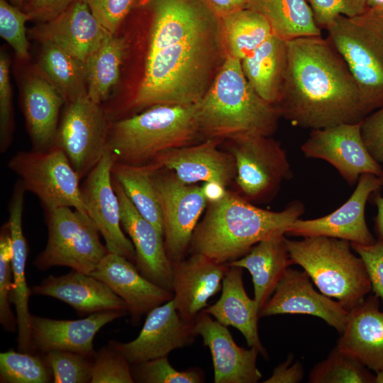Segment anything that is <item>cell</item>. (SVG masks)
Segmentation results:
<instances>
[{"mask_svg":"<svg viewBox=\"0 0 383 383\" xmlns=\"http://www.w3.org/2000/svg\"><path fill=\"white\" fill-rule=\"evenodd\" d=\"M152 14L143 77L128 106L192 105L211 87L226 53L221 21L205 0H143Z\"/></svg>","mask_w":383,"mask_h":383,"instance_id":"cell-1","label":"cell"},{"mask_svg":"<svg viewBox=\"0 0 383 383\" xmlns=\"http://www.w3.org/2000/svg\"><path fill=\"white\" fill-rule=\"evenodd\" d=\"M287 45V72L275 105L281 117L312 131L368 116L345 61L328 38L302 37Z\"/></svg>","mask_w":383,"mask_h":383,"instance_id":"cell-2","label":"cell"},{"mask_svg":"<svg viewBox=\"0 0 383 383\" xmlns=\"http://www.w3.org/2000/svg\"><path fill=\"white\" fill-rule=\"evenodd\" d=\"M304 211V205L298 201L280 211L262 209L226 190L219 199L208 202L206 213L194 231L189 250L217 263L228 264L244 256L260 241L286 235Z\"/></svg>","mask_w":383,"mask_h":383,"instance_id":"cell-3","label":"cell"},{"mask_svg":"<svg viewBox=\"0 0 383 383\" xmlns=\"http://www.w3.org/2000/svg\"><path fill=\"white\" fill-rule=\"evenodd\" d=\"M193 105L201 135L220 140L271 136L281 117L250 86L241 60L228 55L208 91Z\"/></svg>","mask_w":383,"mask_h":383,"instance_id":"cell-4","label":"cell"},{"mask_svg":"<svg viewBox=\"0 0 383 383\" xmlns=\"http://www.w3.org/2000/svg\"><path fill=\"white\" fill-rule=\"evenodd\" d=\"M200 135L193 104H157L111 121L107 147L115 162L142 165Z\"/></svg>","mask_w":383,"mask_h":383,"instance_id":"cell-5","label":"cell"},{"mask_svg":"<svg viewBox=\"0 0 383 383\" xmlns=\"http://www.w3.org/2000/svg\"><path fill=\"white\" fill-rule=\"evenodd\" d=\"M285 240L292 264L300 265L322 294L335 298L348 311L372 291L365 265L353 253L349 241L326 236Z\"/></svg>","mask_w":383,"mask_h":383,"instance_id":"cell-6","label":"cell"},{"mask_svg":"<svg viewBox=\"0 0 383 383\" xmlns=\"http://www.w3.org/2000/svg\"><path fill=\"white\" fill-rule=\"evenodd\" d=\"M326 30L357 85L367 113L383 106V13L368 8L355 16L340 15Z\"/></svg>","mask_w":383,"mask_h":383,"instance_id":"cell-7","label":"cell"},{"mask_svg":"<svg viewBox=\"0 0 383 383\" xmlns=\"http://www.w3.org/2000/svg\"><path fill=\"white\" fill-rule=\"evenodd\" d=\"M45 211L48 242L35 259V266L40 270L64 266L90 274L109 253L93 221L71 207Z\"/></svg>","mask_w":383,"mask_h":383,"instance_id":"cell-8","label":"cell"},{"mask_svg":"<svg viewBox=\"0 0 383 383\" xmlns=\"http://www.w3.org/2000/svg\"><path fill=\"white\" fill-rule=\"evenodd\" d=\"M8 167L20 177L26 192L35 194L45 210L71 207L86 214L80 177L57 145L46 150L19 151Z\"/></svg>","mask_w":383,"mask_h":383,"instance_id":"cell-9","label":"cell"},{"mask_svg":"<svg viewBox=\"0 0 383 383\" xmlns=\"http://www.w3.org/2000/svg\"><path fill=\"white\" fill-rule=\"evenodd\" d=\"M227 151L235 160L238 194L251 203L270 199L292 176L285 150L270 136L228 140Z\"/></svg>","mask_w":383,"mask_h":383,"instance_id":"cell-10","label":"cell"},{"mask_svg":"<svg viewBox=\"0 0 383 383\" xmlns=\"http://www.w3.org/2000/svg\"><path fill=\"white\" fill-rule=\"evenodd\" d=\"M111 123L101 104L94 102L88 95L66 103L55 145L64 151L80 179L106 152Z\"/></svg>","mask_w":383,"mask_h":383,"instance_id":"cell-11","label":"cell"},{"mask_svg":"<svg viewBox=\"0 0 383 383\" xmlns=\"http://www.w3.org/2000/svg\"><path fill=\"white\" fill-rule=\"evenodd\" d=\"M164 223V240L171 262L183 260L208 200L203 187L181 181L172 171L161 168L152 174Z\"/></svg>","mask_w":383,"mask_h":383,"instance_id":"cell-12","label":"cell"},{"mask_svg":"<svg viewBox=\"0 0 383 383\" xmlns=\"http://www.w3.org/2000/svg\"><path fill=\"white\" fill-rule=\"evenodd\" d=\"M361 123H342L312 130L301 150L307 158L330 163L351 186L362 174L383 177L382 167L363 141Z\"/></svg>","mask_w":383,"mask_h":383,"instance_id":"cell-13","label":"cell"},{"mask_svg":"<svg viewBox=\"0 0 383 383\" xmlns=\"http://www.w3.org/2000/svg\"><path fill=\"white\" fill-rule=\"evenodd\" d=\"M114 161L107 148L84 177L81 185L82 200L87 215L104 239L109 252L124 256L134 263L135 248L122 231L119 199L112 184Z\"/></svg>","mask_w":383,"mask_h":383,"instance_id":"cell-14","label":"cell"},{"mask_svg":"<svg viewBox=\"0 0 383 383\" xmlns=\"http://www.w3.org/2000/svg\"><path fill=\"white\" fill-rule=\"evenodd\" d=\"M383 187V177L372 174L360 175L350 198L332 213L315 219L298 218L286 231V235L326 236L362 245L374 243L377 240L365 221V206L369 197Z\"/></svg>","mask_w":383,"mask_h":383,"instance_id":"cell-15","label":"cell"},{"mask_svg":"<svg viewBox=\"0 0 383 383\" xmlns=\"http://www.w3.org/2000/svg\"><path fill=\"white\" fill-rule=\"evenodd\" d=\"M197 336L193 322L179 316L173 299L152 309L138 337L128 343L111 340L131 365L167 356L172 350L190 344Z\"/></svg>","mask_w":383,"mask_h":383,"instance_id":"cell-16","label":"cell"},{"mask_svg":"<svg viewBox=\"0 0 383 383\" xmlns=\"http://www.w3.org/2000/svg\"><path fill=\"white\" fill-rule=\"evenodd\" d=\"M305 271L288 267L271 298L260 310L259 317L277 314H308L324 320L342 334L350 311L338 301L317 292Z\"/></svg>","mask_w":383,"mask_h":383,"instance_id":"cell-17","label":"cell"},{"mask_svg":"<svg viewBox=\"0 0 383 383\" xmlns=\"http://www.w3.org/2000/svg\"><path fill=\"white\" fill-rule=\"evenodd\" d=\"M112 184L119 199L121 226L135 248L134 265L144 277L172 292V262L164 236L138 211L113 176Z\"/></svg>","mask_w":383,"mask_h":383,"instance_id":"cell-18","label":"cell"},{"mask_svg":"<svg viewBox=\"0 0 383 383\" xmlns=\"http://www.w3.org/2000/svg\"><path fill=\"white\" fill-rule=\"evenodd\" d=\"M221 140L206 138L192 145L168 150L152 162L172 171L187 184L213 182L226 188L235 179L236 167L233 155L219 150Z\"/></svg>","mask_w":383,"mask_h":383,"instance_id":"cell-19","label":"cell"},{"mask_svg":"<svg viewBox=\"0 0 383 383\" xmlns=\"http://www.w3.org/2000/svg\"><path fill=\"white\" fill-rule=\"evenodd\" d=\"M194 329L203 338L204 345L211 352L215 383H256L262 373L256 365L258 350H246L234 341L227 326L203 311L194 321Z\"/></svg>","mask_w":383,"mask_h":383,"instance_id":"cell-20","label":"cell"},{"mask_svg":"<svg viewBox=\"0 0 383 383\" xmlns=\"http://www.w3.org/2000/svg\"><path fill=\"white\" fill-rule=\"evenodd\" d=\"M228 268L227 264L217 263L198 252L172 263L173 300L183 321L193 322L207 307L208 300L222 289Z\"/></svg>","mask_w":383,"mask_h":383,"instance_id":"cell-21","label":"cell"},{"mask_svg":"<svg viewBox=\"0 0 383 383\" xmlns=\"http://www.w3.org/2000/svg\"><path fill=\"white\" fill-rule=\"evenodd\" d=\"M109 32L84 1L74 0L56 17L32 28L30 35L86 62Z\"/></svg>","mask_w":383,"mask_h":383,"instance_id":"cell-22","label":"cell"},{"mask_svg":"<svg viewBox=\"0 0 383 383\" xmlns=\"http://www.w3.org/2000/svg\"><path fill=\"white\" fill-rule=\"evenodd\" d=\"M128 313L107 311L78 320H56L31 315L30 331L35 352L45 353L59 350L70 351L94 359L93 341L97 332L107 323Z\"/></svg>","mask_w":383,"mask_h":383,"instance_id":"cell-23","label":"cell"},{"mask_svg":"<svg viewBox=\"0 0 383 383\" xmlns=\"http://www.w3.org/2000/svg\"><path fill=\"white\" fill-rule=\"evenodd\" d=\"M107 284L127 304L133 323L173 299V293L144 277L133 262L109 252L89 274Z\"/></svg>","mask_w":383,"mask_h":383,"instance_id":"cell-24","label":"cell"},{"mask_svg":"<svg viewBox=\"0 0 383 383\" xmlns=\"http://www.w3.org/2000/svg\"><path fill=\"white\" fill-rule=\"evenodd\" d=\"M31 292L67 303L79 316L114 310L128 312L126 302L107 284L89 274L74 270L62 276H48L34 286Z\"/></svg>","mask_w":383,"mask_h":383,"instance_id":"cell-25","label":"cell"},{"mask_svg":"<svg viewBox=\"0 0 383 383\" xmlns=\"http://www.w3.org/2000/svg\"><path fill=\"white\" fill-rule=\"evenodd\" d=\"M370 295L350 311L346 327L336 347L375 372L383 370V309Z\"/></svg>","mask_w":383,"mask_h":383,"instance_id":"cell-26","label":"cell"},{"mask_svg":"<svg viewBox=\"0 0 383 383\" xmlns=\"http://www.w3.org/2000/svg\"><path fill=\"white\" fill-rule=\"evenodd\" d=\"M26 189L21 180L18 181L9 204V221L12 239V271L13 287L11 297L15 306L18 322V349L21 352L34 351L30 331L31 314L28 310V298L32 293L27 285L26 265L28 246L22 226V218Z\"/></svg>","mask_w":383,"mask_h":383,"instance_id":"cell-27","label":"cell"},{"mask_svg":"<svg viewBox=\"0 0 383 383\" xmlns=\"http://www.w3.org/2000/svg\"><path fill=\"white\" fill-rule=\"evenodd\" d=\"M222 293L214 304L202 311L214 317L221 324L237 328L244 335L248 346L256 348L267 357L258 335L260 309L244 288L242 267L228 266L222 282Z\"/></svg>","mask_w":383,"mask_h":383,"instance_id":"cell-28","label":"cell"},{"mask_svg":"<svg viewBox=\"0 0 383 383\" xmlns=\"http://www.w3.org/2000/svg\"><path fill=\"white\" fill-rule=\"evenodd\" d=\"M65 101L42 75L29 77L23 89V109L34 150L55 145L61 106Z\"/></svg>","mask_w":383,"mask_h":383,"instance_id":"cell-29","label":"cell"},{"mask_svg":"<svg viewBox=\"0 0 383 383\" xmlns=\"http://www.w3.org/2000/svg\"><path fill=\"white\" fill-rule=\"evenodd\" d=\"M284 234L262 240L240 258L227 265L247 269L252 279L254 299L260 309L273 294L278 282L292 262Z\"/></svg>","mask_w":383,"mask_h":383,"instance_id":"cell-30","label":"cell"},{"mask_svg":"<svg viewBox=\"0 0 383 383\" xmlns=\"http://www.w3.org/2000/svg\"><path fill=\"white\" fill-rule=\"evenodd\" d=\"M241 66L255 91L275 106L279 99L287 72V41L272 35L243 59Z\"/></svg>","mask_w":383,"mask_h":383,"instance_id":"cell-31","label":"cell"},{"mask_svg":"<svg viewBox=\"0 0 383 383\" xmlns=\"http://www.w3.org/2000/svg\"><path fill=\"white\" fill-rule=\"evenodd\" d=\"M246 8L262 15L272 34L284 41L321 35L306 0H250Z\"/></svg>","mask_w":383,"mask_h":383,"instance_id":"cell-32","label":"cell"},{"mask_svg":"<svg viewBox=\"0 0 383 383\" xmlns=\"http://www.w3.org/2000/svg\"><path fill=\"white\" fill-rule=\"evenodd\" d=\"M159 167L154 162L134 165L115 162L112 176L138 211L164 236V223L152 174Z\"/></svg>","mask_w":383,"mask_h":383,"instance_id":"cell-33","label":"cell"},{"mask_svg":"<svg viewBox=\"0 0 383 383\" xmlns=\"http://www.w3.org/2000/svg\"><path fill=\"white\" fill-rule=\"evenodd\" d=\"M42 45L39 60L42 76L60 93L65 104L88 95L86 62L55 44Z\"/></svg>","mask_w":383,"mask_h":383,"instance_id":"cell-34","label":"cell"},{"mask_svg":"<svg viewBox=\"0 0 383 383\" xmlns=\"http://www.w3.org/2000/svg\"><path fill=\"white\" fill-rule=\"evenodd\" d=\"M125 48L124 39L109 32L86 61L87 94L94 102L105 101L118 82Z\"/></svg>","mask_w":383,"mask_h":383,"instance_id":"cell-35","label":"cell"},{"mask_svg":"<svg viewBox=\"0 0 383 383\" xmlns=\"http://www.w3.org/2000/svg\"><path fill=\"white\" fill-rule=\"evenodd\" d=\"M221 21L226 55L240 60L273 35L267 19L247 8L221 18Z\"/></svg>","mask_w":383,"mask_h":383,"instance_id":"cell-36","label":"cell"},{"mask_svg":"<svg viewBox=\"0 0 383 383\" xmlns=\"http://www.w3.org/2000/svg\"><path fill=\"white\" fill-rule=\"evenodd\" d=\"M375 375L354 357L335 347L311 371V383H374Z\"/></svg>","mask_w":383,"mask_h":383,"instance_id":"cell-37","label":"cell"},{"mask_svg":"<svg viewBox=\"0 0 383 383\" xmlns=\"http://www.w3.org/2000/svg\"><path fill=\"white\" fill-rule=\"evenodd\" d=\"M52 377L43 355L13 350L0 353L1 383H48Z\"/></svg>","mask_w":383,"mask_h":383,"instance_id":"cell-38","label":"cell"},{"mask_svg":"<svg viewBox=\"0 0 383 383\" xmlns=\"http://www.w3.org/2000/svg\"><path fill=\"white\" fill-rule=\"evenodd\" d=\"M134 382L140 383H201L204 382L203 371L190 368L178 371L170 363L167 356L150 360L131 365Z\"/></svg>","mask_w":383,"mask_h":383,"instance_id":"cell-39","label":"cell"},{"mask_svg":"<svg viewBox=\"0 0 383 383\" xmlns=\"http://www.w3.org/2000/svg\"><path fill=\"white\" fill-rule=\"evenodd\" d=\"M12 256V239L7 221L0 231V323L3 329L9 332L18 328L17 318L11 309L13 287Z\"/></svg>","mask_w":383,"mask_h":383,"instance_id":"cell-40","label":"cell"},{"mask_svg":"<svg viewBox=\"0 0 383 383\" xmlns=\"http://www.w3.org/2000/svg\"><path fill=\"white\" fill-rule=\"evenodd\" d=\"M52 370L55 383L90 382L94 359L66 350H50L43 353Z\"/></svg>","mask_w":383,"mask_h":383,"instance_id":"cell-41","label":"cell"},{"mask_svg":"<svg viewBox=\"0 0 383 383\" xmlns=\"http://www.w3.org/2000/svg\"><path fill=\"white\" fill-rule=\"evenodd\" d=\"M91 383H133L131 365L112 345L96 353Z\"/></svg>","mask_w":383,"mask_h":383,"instance_id":"cell-42","label":"cell"},{"mask_svg":"<svg viewBox=\"0 0 383 383\" xmlns=\"http://www.w3.org/2000/svg\"><path fill=\"white\" fill-rule=\"evenodd\" d=\"M30 16L6 0H0V35L15 51L19 59L28 57L26 23Z\"/></svg>","mask_w":383,"mask_h":383,"instance_id":"cell-43","label":"cell"},{"mask_svg":"<svg viewBox=\"0 0 383 383\" xmlns=\"http://www.w3.org/2000/svg\"><path fill=\"white\" fill-rule=\"evenodd\" d=\"M9 60L0 55V152H5L13 140L14 129L11 87L9 76Z\"/></svg>","mask_w":383,"mask_h":383,"instance_id":"cell-44","label":"cell"},{"mask_svg":"<svg viewBox=\"0 0 383 383\" xmlns=\"http://www.w3.org/2000/svg\"><path fill=\"white\" fill-rule=\"evenodd\" d=\"M315 21L321 28H326L340 15L352 17L361 14L369 7L367 0H306Z\"/></svg>","mask_w":383,"mask_h":383,"instance_id":"cell-45","label":"cell"},{"mask_svg":"<svg viewBox=\"0 0 383 383\" xmlns=\"http://www.w3.org/2000/svg\"><path fill=\"white\" fill-rule=\"evenodd\" d=\"M99 22L110 33H116L135 0H81Z\"/></svg>","mask_w":383,"mask_h":383,"instance_id":"cell-46","label":"cell"},{"mask_svg":"<svg viewBox=\"0 0 383 383\" xmlns=\"http://www.w3.org/2000/svg\"><path fill=\"white\" fill-rule=\"evenodd\" d=\"M350 245L365 265L372 290L383 300V240H377L374 243L368 245Z\"/></svg>","mask_w":383,"mask_h":383,"instance_id":"cell-47","label":"cell"},{"mask_svg":"<svg viewBox=\"0 0 383 383\" xmlns=\"http://www.w3.org/2000/svg\"><path fill=\"white\" fill-rule=\"evenodd\" d=\"M363 141L372 156L383 163V106L369 114L361 123Z\"/></svg>","mask_w":383,"mask_h":383,"instance_id":"cell-48","label":"cell"},{"mask_svg":"<svg viewBox=\"0 0 383 383\" xmlns=\"http://www.w3.org/2000/svg\"><path fill=\"white\" fill-rule=\"evenodd\" d=\"M74 0H28L24 11L30 20L48 21L65 11Z\"/></svg>","mask_w":383,"mask_h":383,"instance_id":"cell-49","label":"cell"},{"mask_svg":"<svg viewBox=\"0 0 383 383\" xmlns=\"http://www.w3.org/2000/svg\"><path fill=\"white\" fill-rule=\"evenodd\" d=\"M293 357L289 355L287 359L279 365L272 375L264 383H297L301 382L304 370L299 362H293Z\"/></svg>","mask_w":383,"mask_h":383,"instance_id":"cell-50","label":"cell"},{"mask_svg":"<svg viewBox=\"0 0 383 383\" xmlns=\"http://www.w3.org/2000/svg\"><path fill=\"white\" fill-rule=\"evenodd\" d=\"M213 13L220 18L245 9L250 0H205Z\"/></svg>","mask_w":383,"mask_h":383,"instance_id":"cell-51","label":"cell"},{"mask_svg":"<svg viewBox=\"0 0 383 383\" xmlns=\"http://www.w3.org/2000/svg\"><path fill=\"white\" fill-rule=\"evenodd\" d=\"M378 192L379 191L372 194V201L377 209L374 227L378 238L377 240H383V196Z\"/></svg>","mask_w":383,"mask_h":383,"instance_id":"cell-52","label":"cell"},{"mask_svg":"<svg viewBox=\"0 0 383 383\" xmlns=\"http://www.w3.org/2000/svg\"><path fill=\"white\" fill-rule=\"evenodd\" d=\"M202 187L208 202L219 199L226 192L224 187L217 183L205 182Z\"/></svg>","mask_w":383,"mask_h":383,"instance_id":"cell-53","label":"cell"},{"mask_svg":"<svg viewBox=\"0 0 383 383\" xmlns=\"http://www.w3.org/2000/svg\"><path fill=\"white\" fill-rule=\"evenodd\" d=\"M369 8L383 12V0H367Z\"/></svg>","mask_w":383,"mask_h":383,"instance_id":"cell-54","label":"cell"},{"mask_svg":"<svg viewBox=\"0 0 383 383\" xmlns=\"http://www.w3.org/2000/svg\"><path fill=\"white\" fill-rule=\"evenodd\" d=\"M374 383H383V370L376 372Z\"/></svg>","mask_w":383,"mask_h":383,"instance_id":"cell-55","label":"cell"},{"mask_svg":"<svg viewBox=\"0 0 383 383\" xmlns=\"http://www.w3.org/2000/svg\"><path fill=\"white\" fill-rule=\"evenodd\" d=\"M10 3L18 7L23 6L28 1V0H9Z\"/></svg>","mask_w":383,"mask_h":383,"instance_id":"cell-56","label":"cell"},{"mask_svg":"<svg viewBox=\"0 0 383 383\" xmlns=\"http://www.w3.org/2000/svg\"><path fill=\"white\" fill-rule=\"evenodd\" d=\"M382 12V11H381ZM383 13V12H382Z\"/></svg>","mask_w":383,"mask_h":383,"instance_id":"cell-57","label":"cell"}]
</instances>
